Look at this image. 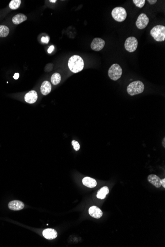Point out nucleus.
<instances>
[{
	"mask_svg": "<svg viewBox=\"0 0 165 247\" xmlns=\"http://www.w3.org/2000/svg\"><path fill=\"white\" fill-rule=\"evenodd\" d=\"M61 78H62L59 73H54L51 77V83H53V85H58L60 83Z\"/></svg>",
	"mask_w": 165,
	"mask_h": 247,
	"instance_id": "a211bd4d",
	"label": "nucleus"
},
{
	"mask_svg": "<svg viewBox=\"0 0 165 247\" xmlns=\"http://www.w3.org/2000/svg\"><path fill=\"white\" fill-rule=\"evenodd\" d=\"M147 1L148 2V3L150 5H154V4L157 3V0H148Z\"/></svg>",
	"mask_w": 165,
	"mask_h": 247,
	"instance_id": "393cba45",
	"label": "nucleus"
},
{
	"mask_svg": "<svg viewBox=\"0 0 165 247\" xmlns=\"http://www.w3.org/2000/svg\"><path fill=\"white\" fill-rule=\"evenodd\" d=\"M41 92L43 95H47L51 90V85L48 81H44L41 85Z\"/></svg>",
	"mask_w": 165,
	"mask_h": 247,
	"instance_id": "4468645a",
	"label": "nucleus"
},
{
	"mask_svg": "<svg viewBox=\"0 0 165 247\" xmlns=\"http://www.w3.org/2000/svg\"><path fill=\"white\" fill-rule=\"evenodd\" d=\"M165 138H164V139H163V140L162 143H163V147H165Z\"/></svg>",
	"mask_w": 165,
	"mask_h": 247,
	"instance_id": "cd10ccee",
	"label": "nucleus"
},
{
	"mask_svg": "<svg viewBox=\"0 0 165 247\" xmlns=\"http://www.w3.org/2000/svg\"><path fill=\"white\" fill-rule=\"evenodd\" d=\"M43 235L47 239L52 240L55 239L58 236V233L54 229L51 228L46 229L43 232Z\"/></svg>",
	"mask_w": 165,
	"mask_h": 247,
	"instance_id": "ddd939ff",
	"label": "nucleus"
},
{
	"mask_svg": "<svg viewBox=\"0 0 165 247\" xmlns=\"http://www.w3.org/2000/svg\"><path fill=\"white\" fill-rule=\"evenodd\" d=\"M150 35L157 42L164 41L165 40V27L164 26L156 25L150 31Z\"/></svg>",
	"mask_w": 165,
	"mask_h": 247,
	"instance_id": "7ed1b4c3",
	"label": "nucleus"
},
{
	"mask_svg": "<svg viewBox=\"0 0 165 247\" xmlns=\"http://www.w3.org/2000/svg\"><path fill=\"white\" fill-rule=\"evenodd\" d=\"M49 41H50V37H47H47H43L41 38V41L43 43H45V44H48Z\"/></svg>",
	"mask_w": 165,
	"mask_h": 247,
	"instance_id": "5701e85b",
	"label": "nucleus"
},
{
	"mask_svg": "<svg viewBox=\"0 0 165 247\" xmlns=\"http://www.w3.org/2000/svg\"><path fill=\"white\" fill-rule=\"evenodd\" d=\"M113 18L118 22H123L127 17L126 10L123 7H116L113 9L111 13Z\"/></svg>",
	"mask_w": 165,
	"mask_h": 247,
	"instance_id": "39448f33",
	"label": "nucleus"
},
{
	"mask_svg": "<svg viewBox=\"0 0 165 247\" xmlns=\"http://www.w3.org/2000/svg\"><path fill=\"white\" fill-rule=\"evenodd\" d=\"M88 213L91 216L96 219H100L103 215L102 211L96 206H92L89 208Z\"/></svg>",
	"mask_w": 165,
	"mask_h": 247,
	"instance_id": "9d476101",
	"label": "nucleus"
},
{
	"mask_svg": "<svg viewBox=\"0 0 165 247\" xmlns=\"http://www.w3.org/2000/svg\"><path fill=\"white\" fill-rule=\"evenodd\" d=\"M54 45H51V46H50V48L48 49L47 52L49 53H51L53 52V50H54Z\"/></svg>",
	"mask_w": 165,
	"mask_h": 247,
	"instance_id": "b1692460",
	"label": "nucleus"
},
{
	"mask_svg": "<svg viewBox=\"0 0 165 247\" xmlns=\"http://www.w3.org/2000/svg\"><path fill=\"white\" fill-rule=\"evenodd\" d=\"M82 182L84 186L89 188H94L97 185L96 180L90 177H87L84 178Z\"/></svg>",
	"mask_w": 165,
	"mask_h": 247,
	"instance_id": "2eb2a0df",
	"label": "nucleus"
},
{
	"mask_svg": "<svg viewBox=\"0 0 165 247\" xmlns=\"http://www.w3.org/2000/svg\"><path fill=\"white\" fill-rule=\"evenodd\" d=\"M147 180L150 183L157 188H159L161 187V179L156 175H150L147 178Z\"/></svg>",
	"mask_w": 165,
	"mask_h": 247,
	"instance_id": "f8f14e48",
	"label": "nucleus"
},
{
	"mask_svg": "<svg viewBox=\"0 0 165 247\" xmlns=\"http://www.w3.org/2000/svg\"><path fill=\"white\" fill-rule=\"evenodd\" d=\"M72 145L73 146L74 149L76 151H78L80 149V146L79 143L77 141L75 140H73L72 141Z\"/></svg>",
	"mask_w": 165,
	"mask_h": 247,
	"instance_id": "4be33fe9",
	"label": "nucleus"
},
{
	"mask_svg": "<svg viewBox=\"0 0 165 247\" xmlns=\"http://www.w3.org/2000/svg\"><path fill=\"white\" fill-rule=\"evenodd\" d=\"M37 99L38 94L35 90H31L25 95V101L29 104H33L36 102Z\"/></svg>",
	"mask_w": 165,
	"mask_h": 247,
	"instance_id": "1a4fd4ad",
	"label": "nucleus"
},
{
	"mask_svg": "<svg viewBox=\"0 0 165 247\" xmlns=\"http://www.w3.org/2000/svg\"><path fill=\"white\" fill-rule=\"evenodd\" d=\"M8 207L13 211H19L24 208V204L19 200H13L9 203Z\"/></svg>",
	"mask_w": 165,
	"mask_h": 247,
	"instance_id": "9b49d317",
	"label": "nucleus"
},
{
	"mask_svg": "<svg viewBox=\"0 0 165 247\" xmlns=\"http://www.w3.org/2000/svg\"><path fill=\"white\" fill-rule=\"evenodd\" d=\"M9 32V29L5 25H0V37H6Z\"/></svg>",
	"mask_w": 165,
	"mask_h": 247,
	"instance_id": "6ab92c4d",
	"label": "nucleus"
},
{
	"mask_svg": "<svg viewBox=\"0 0 165 247\" xmlns=\"http://www.w3.org/2000/svg\"><path fill=\"white\" fill-rule=\"evenodd\" d=\"M21 0H12L9 3V8L13 10L17 9L21 5Z\"/></svg>",
	"mask_w": 165,
	"mask_h": 247,
	"instance_id": "aec40b11",
	"label": "nucleus"
},
{
	"mask_svg": "<svg viewBox=\"0 0 165 247\" xmlns=\"http://www.w3.org/2000/svg\"><path fill=\"white\" fill-rule=\"evenodd\" d=\"M19 73H15L14 74V75L13 77V78H14L15 79H17L18 78H19Z\"/></svg>",
	"mask_w": 165,
	"mask_h": 247,
	"instance_id": "a878e982",
	"label": "nucleus"
},
{
	"mask_svg": "<svg viewBox=\"0 0 165 247\" xmlns=\"http://www.w3.org/2000/svg\"><path fill=\"white\" fill-rule=\"evenodd\" d=\"M50 2H51V3H55L56 2V0H50Z\"/></svg>",
	"mask_w": 165,
	"mask_h": 247,
	"instance_id": "c85d7f7f",
	"label": "nucleus"
},
{
	"mask_svg": "<svg viewBox=\"0 0 165 247\" xmlns=\"http://www.w3.org/2000/svg\"><path fill=\"white\" fill-rule=\"evenodd\" d=\"M161 186L164 187V188H165V179L161 180Z\"/></svg>",
	"mask_w": 165,
	"mask_h": 247,
	"instance_id": "bb28decb",
	"label": "nucleus"
},
{
	"mask_svg": "<svg viewBox=\"0 0 165 247\" xmlns=\"http://www.w3.org/2000/svg\"><path fill=\"white\" fill-rule=\"evenodd\" d=\"M122 69L118 64H113L108 70V76L113 81H117L122 74Z\"/></svg>",
	"mask_w": 165,
	"mask_h": 247,
	"instance_id": "20e7f679",
	"label": "nucleus"
},
{
	"mask_svg": "<svg viewBox=\"0 0 165 247\" xmlns=\"http://www.w3.org/2000/svg\"><path fill=\"white\" fill-rule=\"evenodd\" d=\"M109 188L107 187H103L100 188L97 192L96 197L100 199H104L109 193Z\"/></svg>",
	"mask_w": 165,
	"mask_h": 247,
	"instance_id": "f3484780",
	"label": "nucleus"
},
{
	"mask_svg": "<svg viewBox=\"0 0 165 247\" xmlns=\"http://www.w3.org/2000/svg\"><path fill=\"white\" fill-rule=\"evenodd\" d=\"M138 45V41L136 38L130 37L127 38L125 43V48L129 53H133L136 51Z\"/></svg>",
	"mask_w": 165,
	"mask_h": 247,
	"instance_id": "423d86ee",
	"label": "nucleus"
},
{
	"mask_svg": "<svg viewBox=\"0 0 165 247\" xmlns=\"http://www.w3.org/2000/svg\"><path fill=\"white\" fill-rule=\"evenodd\" d=\"M149 18L146 14L141 13L138 16L137 20L136 21V26L139 29H143L146 28L148 24Z\"/></svg>",
	"mask_w": 165,
	"mask_h": 247,
	"instance_id": "0eeeda50",
	"label": "nucleus"
},
{
	"mask_svg": "<svg viewBox=\"0 0 165 247\" xmlns=\"http://www.w3.org/2000/svg\"><path fill=\"white\" fill-rule=\"evenodd\" d=\"M69 69L74 73H79L83 69L84 62L79 55H73L69 58L68 63Z\"/></svg>",
	"mask_w": 165,
	"mask_h": 247,
	"instance_id": "f257e3e1",
	"label": "nucleus"
},
{
	"mask_svg": "<svg viewBox=\"0 0 165 247\" xmlns=\"http://www.w3.org/2000/svg\"><path fill=\"white\" fill-rule=\"evenodd\" d=\"M127 90L129 95L134 96L142 93L144 90V85L141 81H134L128 85Z\"/></svg>",
	"mask_w": 165,
	"mask_h": 247,
	"instance_id": "f03ea898",
	"label": "nucleus"
},
{
	"mask_svg": "<svg viewBox=\"0 0 165 247\" xmlns=\"http://www.w3.org/2000/svg\"><path fill=\"white\" fill-rule=\"evenodd\" d=\"M27 19V16H25L24 14H22V13H19L13 17L12 18V21L14 24L18 25L26 20Z\"/></svg>",
	"mask_w": 165,
	"mask_h": 247,
	"instance_id": "dca6fc26",
	"label": "nucleus"
},
{
	"mask_svg": "<svg viewBox=\"0 0 165 247\" xmlns=\"http://www.w3.org/2000/svg\"><path fill=\"white\" fill-rule=\"evenodd\" d=\"M105 45V41L103 39L99 38H96L91 43V49L94 51H99L103 49Z\"/></svg>",
	"mask_w": 165,
	"mask_h": 247,
	"instance_id": "6e6552de",
	"label": "nucleus"
},
{
	"mask_svg": "<svg viewBox=\"0 0 165 247\" xmlns=\"http://www.w3.org/2000/svg\"><path fill=\"white\" fill-rule=\"evenodd\" d=\"M133 3L136 6L139 8H143L145 3V0H133Z\"/></svg>",
	"mask_w": 165,
	"mask_h": 247,
	"instance_id": "412c9836",
	"label": "nucleus"
}]
</instances>
